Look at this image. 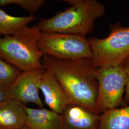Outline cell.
Segmentation results:
<instances>
[{"mask_svg":"<svg viewBox=\"0 0 129 129\" xmlns=\"http://www.w3.org/2000/svg\"><path fill=\"white\" fill-rule=\"evenodd\" d=\"M21 71L0 57V87L7 89L18 77Z\"/></svg>","mask_w":129,"mask_h":129,"instance_id":"14","label":"cell"},{"mask_svg":"<svg viewBox=\"0 0 129 129\" xmlns=\"http://www.w3.org/2000/svg\"><path fill=\"white\" fill-rule=\"evenodd\" d=\"M41 62L44 68L55 76L64 88L71 103L100 114L97 104L98 68L91 59H62L43 55Z\"/></svg>","mask_w":129,"mask_h":129,"instance_id":"1","label":"cell"},{"mask_svg":"<svg viewBox=\"0 0 129 129\" xmlns=\"http://www.w3.org/2000/svg\"><path fill=\"white\" fill-rule=\"evenodd\" d=\"M27 112L22 103L7 99L0 103V129H19L26 125Z\"/></svg>","mask_w":129,"mask_h":129,"instance_id":"10","label":"cell"},{"mask_svg":"<svg viewBox=\"0 0 129 129\" xmlns=\"http://www.w3.org/2000/svg\"><path fill=\"white\" fill-rule=\"evenodd\" d=\"M26 125L30 129H63L61 114L45 108H32L26 106Z\"/></svg>","mask_w":129,"mask_h":129,"instance_id":"11","label":"cell"},{"mask_svg":"<svg viewBox=\"0 0 129 129\" xmlns=\"http://www.w3.org/2000/svg\"><path fill=\"white\" fill-rule=\"evenodd\" d=\"M45 4L44 0H0V6L16 5L31 14L37 12L39 8Z\"/></svg>","mask_w":129,"mask_h":129,"instance_id":"15","label":"cell"},{"mask_svg":"<svg viewBox=\"0 0 129 129\" xmlns=\"http://www.w3.org/2000/svg\"><path fill=\"white\" fill-rule=\"evenodd\" d=\"M99 129H129V105L101 114Z\"/></svg>","mask_w":129,"mask_h":129,"instance_id":"12","label":"cell"},{"mask_svg":"<svg viewBox=\"0 0 129 129\" xmlns=\"http://www.w3.org/2000/svg\"><path fill=\"white\" fill-rule=\"evenodd\" d=\"M110 30V34L104 38L88 39L92 61L98 69L122 64L129 57V26H123L119 22L111 25Z\"/></svg>","mask_w":129,"mask_h":129,"instance_id":"4","label":"cell"},{"mask_svg":"<svg viewBox=\"0 0 129 129\" xmlns=\"http://www.w3.org/2000/svg\"><path fill=\"white\" fill-rule=\"evenodd\" d=\"M70 6L48 19L40 18L37 26L42 33H58L86 37L93 32L95 22L105 13L96 0H66Z\"/></svg>","mask_w":129,"mask_h":129,"instance_id":"2","label":"cell"},{"mask_svg":"<svg viewBox=\"0 0 129 129\" xmlns=\"http://www.w3.org/2000/svg\"><path fill=\"white\" fill-rule=\"evenodd\" d=\"M38 47L43 55L62 59H92L91 47L86 37L58 33H42Z\"/></svg>","mask_w":129,"mask_h":129,"instance_id":"5","label":"cell"},{"mask_svg":"<svg viewBox=\"0 0 129 129\" xmlns=\"http://www.w3.org/2000/svg\"><path fill=\"white\" fill-rule=\"evenodd\" d=\"M40 90L43 94L45 103L50 110L59 114L71 103L64 88L55 76L46 70L42 78Z\"/></svg>","mask_w":129,"mask_h":129,"instance_id":"9","label":"cell"},{"mask_svg":"<svg viewBox=\"0 0 129 129\" xmlns=\"http://www.w3.org/2000/svg\"><path fill=\"white\" fill-rule=\"evenodd\" d=\"M124 68L125 71L127 76V84L125 88L124 101L126 106L129 105V57L125 60L122 64Z\"/></svg>","mask_w":129,"mask_h":129,"instance_id":"16","label":"cell"},{"mask_svg":"<svg viewBox=\"0 0 129 129\" xmlns=\"http://www.w3.org/2000/svg\"><path fill=\"white\" fill-rule=\"evenodd\" d=\"M46 71L43 67L21 71L14 82L6 89L9 99L23 104L33 103L42 108L44 103L39 96L40 84Z\"/></svg>","mask_w":129,"mask_h":129,"instance_id":"7","label":"cell"},{"mask_svg":"<svg viewBox=\"0 0 129 129\" xmlns=\"http://www.w3.org/2000/svg\"><path fill=\"white\" fill-rule=\"evenodd\" d=\"M99 85L98 108L100 114L126 106L124 101L127 76L122 64L97 69Z\"/></svg>","mask_w":129,"mask_h":129,"instance_id":"6","label":"cell"},{"mask_svg":"<svg viewBox=\"0 0 129 129\" xmlns=\"http://www.w3.org/2000/svg\"><path fill=\"white\" fill-rule=\"evenodd\" d=\"M33 15L27 16H14L0 9V35H10L35 21Z\"/></svg>","mask_w":129,"mask_h":129,"instance_id":"13","label":"cell"},{"mask_svg":"<svg viewBox=\"0 0 129 129\" xmlns=\"http://www.w3.org/2000/svg\"><path fill=\"white\" fill-rule=\"evenodd\" d=\"M30 129L28 127H27L26 125H25V126H24L23 127H22V128H20V129Z\"/></svg>","mask_w":129,"mask_h":129,"instance_id":"18","label":"cell"},{"mask_svg":"<svg viewBox=\"0 0 129 129\" xmlns=\"http://www.w3.org/2000/svg\"><path fill=\"white\" fill-rule=\"evenodd\" d=\"M61 115L63 129H99L101 114L85 107L70 103Z\"/></svg>","mask_w":129,"mask_h":129,"instance_id":"8","label":"cell"},{"mask_svg":"<svg viewBox=\"0 0 129 129\" xmlns=\"http://www.w3.org/2000/svg\"><path fill=\"white\" fill-rule=\"evenodd\" d=\"M7 99H9L6 89L0 87V103Z\"/></svg>","mask_w":129,"mask_h":129,"instance_id":"17","label":"cell"},{"mask_svg":"<svg viewBox=\"0 0 129 129\" xmlns=\"http://www.w3.org/2000/svg\"><path fill=\"white\" fill-rule=\"evenodd\" d=\"M42 32L37 25L25 26L12 35L0 37V57L20 71L44 67L38 47Z\"/></svg>","mask_w":129,"mask_h":129,"instance_id":"3","label":"cell"}]
</instances>
